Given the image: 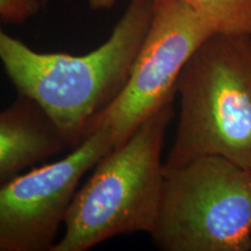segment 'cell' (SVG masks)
<instances>
[{
	"mask_svg": "<svg viewBox=\"0 0 251 251\" xmlns=\"http://www.w3.org/2000/svg\"><path fill=\"white\" fill-rule=\"evenodd\" d=\"M113 148L111 130L100 127L63 158L0 188V251H51L81 178Z\"/></svg>",
	"mask_w": 251,
	"mask_h": 251,
	"instance_id": "obj_6",
	"label": "cell"
},
{
	"mask_svg": "<svg viewBox=\"0 0 251 251\" xmlns=\"http://www.w3.org/2000/svg\"><path fill=\"white\" fill-rule=\"evenodd\" d=\"M179 119L165 175L206 156L251 170V35L212 34L177 83Z\"/></svg>",
	"mask_w": 251,
	"mask_h": 251,
	"instance_id": "obj_2",
	"label": "cell"
},
{
	"mask_svg": "<svg viewBox=\"0 0 251 251\" xmlns=\"http://www.w3.org/2000/svg\"><path fill=\"white\" fill-rule=\"evenodd\" d=\"M65 149L68 144L54 122L36 102L18 93L0 112V188Z\"/></svg>",
	"mask_w": 251,
	"mask_h": 251,
	"instance_id": "obj_7",
	"label": "cell"
},
{
	"mask_svg": "<svg viewBox=\"0 0 251 251\" xmlns=\"http://www.w3.org/2000/svg\"><path fill=\"white\" fill-rule=\"evenodd\" d=\"M41 1H42V4H43V5H46L47 2H49V1H50V0H41Z\"/></svg>",
	"mask_w": 251,
	"mask_h": 251,
	"instance_id": "obj_10",
	"label": "cell"
},
{
	"mask_svg": "<svg viewBox=\"0 0 251 251\" xmlns=\"http://www.w3.org/2000/svg\"><path fill=\"white\" fill-rule=\"evenodd\" d=\"M216 33L207 19L179 0H153L148 33L124 90L96 115L85 137L100 127L121 146L153 113L177 96L181 71L194 51Z\"/></svg>",
	"mask_w": 251,
	"mask_h": 251,
	"instance_id": "obj_5",
	"label": "cell"
},
{
	"mask_svg": "<svg viewBox=\"0 0 251 251\" xmlns=\"http://www.w3.org/2000/svg\"><path fill=\"white\" fill-rule=\"evenodd\" d=\"M41 0H0V21L9 25H23L39 13Z\"/></svg>",
	"mask_w": 251,
	"mask_h": 251,
	"instance_id": "obj_9",
	"label": "cell"
},
{
	"mask_svg": "<svg viewBox=\"0 0 251 251\" xmlns=\"http://www.w3.org/2000/svg\"><path fill=\"white\" fill-rule=\"evenodd\" d=\"M153 0H130L101 46L85 55L40 52L6 33L0 23V62L19 94L36 102L69 149L85 139L96 115L120 94L152 18Z\"/></svg>",
	"mask_w": 251,
	"mask_h": 251,
	"instance_id": "obj_1",
	"label": "cell"
},
{
	"mask_svg": "<svg viewBox=\"0 0 251 251\" xmlns=\"http://www.w3.org/2000/svg\"><path fill=\"white\" fill-rule=\"evenodd\" d=\"M118 0H86L93 11L109 9ZM203 15L216 31L251 35V0H179Z\"/></svg>",
	"mask_w": 251,
	"mask_h": 251,
	"instance_id": "obj_8",
	"label": "cell"
},
{
	"mask_svg": "<svg viewBox=\"0 0 251 251\" xmlns=\"http://www.w3.org/2000/svg\"><path fill=\"white\" fill-rule=\"evenodd\" d=\"M150 236L163 251H250L251 170L206 156L165 175Z\"/></svg>",
	"mask_w": 251,
	"mask_h": 251,
	"instance_id": "obj_4",
	"label": "cell"
},
{
	"mask_svg": "<svg viewBox=\"0 0 251 251\" xmlns=\"http://www.w3.org/2000/svg\"><path fill=\"white\" fill-rule=\"evenodd\" d=\"M174 115L170 101L100 159L75 194L64 234L51 251H86L120 235L151 233L165 184L162 151Z\"/></svg>",
	"mask_w": 251,
	"mask_h": 251,
	"instance_id": "obj_3",
	"label": "cell"
}]
</instances>
